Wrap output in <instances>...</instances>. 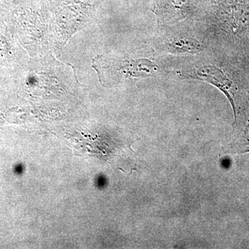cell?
I'll return each mask as SVG.
<instances>
[{
    "label": "cell",
    "instance_id": "cell-3",
    "mask_svg": "<svg viewBox=\"0 0 249 249\" xmlns=\"http://www.w3.org/2000/svg\"><path fill=\"white\" fill-rule=\"evenodd\" d=\"M168 47L172 52L176 53H195L201 50V45L197 41L187 37H175L168 43Z\"/></svg>",
    "mask_w": 249,
    "mask_h": 249
},
{
    "label": "cell",
    "instance_id": "cell-2",
    "mask_svg": "<svg viewBox=\"0 0 249 249\" xmlns=\"http://www.w3.org/2000/svg\"><path fill=\"white\" fill-rule=\"evenodd\" d=\"M124 73L135 78L151 76L157 70V65L150 60H139L127 62L123 68Z\"/></svg>",
    "mask_w": 249,
    "mask_h": 249
},
{
    "label": "cell",
    "instance_id": "cell-1",
    "mask_svg": "<svg viewBox=\"0 0 249 249\" xmlns=\"http://www.w3.org/2000/svg\"><path fill=\"white\" fill-rule=\"evenodd\" d=\"M193 76L214 85L227 96L233 109L235 122L237 113H236L235 105L232 96V81H231L219 69L211 65L201 67L197 69L193 73Z\"/></svg>",
    "mask_w": 249,
    "mask_h": 249
}]
</instances>
